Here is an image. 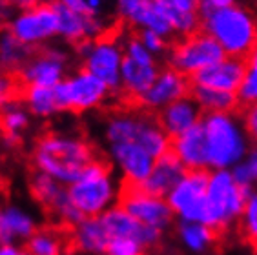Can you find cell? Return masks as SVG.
<instances>
[{
    "label": "cell",
    "mask_w": 257,
    "mask_h": 255,
    "mask_svg": "<svg viewBox=\"0 0 257 255\" xmlns=\"http://www.w3.org/2000/svg\"><path fill=\"white\" fill-rule=\"evenodd\" d=\"M95 157L93 146L84 137L59 132L44 133L31 153L35 172L46 173L64 186L73 184Z\"/></svg>",
    "instance_id": "1"
},
{
    "label": "cell",
    "mask_w": 257,
    "mask_h": 255,
    "mask_svg": "<svg viewBox=\"0 0 257 255\" xmlns=\"http://www.w3.org/2000/svg\"><path fill=\"white\" fill-rule=\"evenodd\" d=\"M201 126L206 141L208 172L232 170L246 157L252 146L239 111L204 113Z\"/></svg>",
    "instance_id": "2"
},
{
    "label": "cell",
    "mask_w": 257,
    "mask_h": 255,
    "mask_svg": "<svg viewBox=\"0 0 257 255\" xmlns=\"http://www.w3.org/2000/svg\"><path fill=\"white\" fill-rule=\"evenodd\" d=\"M201 31L210 35L226 57L244 59L257 42V17L242 4L201 17Z\"/></svg>",
    "instance_id": "3"
},
{
    "label": "cell",
    "mask_w": 257,
    "mask_h": 255,
    "mask_svg": "<svg viewBox=\"0 0 257 255\" xmlns=\"http://www.w3.org/2000/svg\"><path fill=\"white\" fill-rule=\"evenodd\" d=\"M120 188L122 182L115 179L111 164L95 157L68 186V195L84 217H99L119 204Z\"/></svg>",
    "instance_id": "4"
},
{
    "label": "cell",
    "mask_w": 257,
    "mask_h": 255,
    "mask_svg": "<svg viewBox=\"0 0 257 255\" xmlns=\"http://www.w3.org/2000/svg\"><path fill=\"white\" fill-rule=\"evenodd\" d=\"M252 188H242L233 181L230 170H213L208 177L206 219L204 224L217 233L228 231L237 224Z\"/></svg>",
    "instance_id": "5"
},
{
    "label": "cell",
    "mask_w": 257,
    "mask_h": 255,
    "mask_svg": "<svg viewBox=\"0 0 257 255\" xmlns=\"http://www.w3.org/2000/svg\"><path fill=\"white\" fill-rule=\"evenodd\" d=\"M80 68L99 77L113 97L120 91V68L124 60V42L113 30L95 40H84L75 46Z\"/></svg>",
    "instance_id": "6"
},
{
    "label": "cell",
    "mask_w": 257,
    "mask_h": 255,
    "mask_svg": "<svg viewBox=\"0 0 257 255\" xmlns=\"http://www.w3.org/2000/svg\"><path fill=\"white\" fill-rule=\"evenodd\" d=\"M59 111L86 113L100 108L108 98L113 97L109 88L99 77L86 69H77L53 88Z\"/></svg>",
    "instance_id": "7"
},
{
    "label": "cell",
    "mask_w": 257,
    "mask_h": 255,
    "mask_svg": "<svg viewBox=\"0 0 257 255\" xmlns=\"http://www.w3.org/2000/svg\"><path fill=\"white\" fill-rule=\"evenodd\" d=\"M224 57L226 55L223 48L210 35L199 30L197 33L173 40L166 55V60L170 68L177 69L179 73H183L184 77L192 80L203 69L223 60Z\"/></svg>",
    "instance_id": "8"
},
{
    "label": "cell",
    "mask_w": 257,
    "mask_h": 255,
    "mask_svg": "<svg viewBox=\"0 0 257 255\" xmlns=\"http://www.w3.org/2000/svg\"><path fill=\"white\" fill-rule=\"evenodd\" d=\"M6 30L19 42L37 51L59 37V19L53 4L37 2L26 10H19L17 15L11 17Z\"/></svg>",
    "instance_id": "9"
},
{
    "label": "cell",
    "mask_w": 257,
    "mask_h": 255,
    "mask_svg": "<svg viewBox=\"0 0 257 255\" xmlns=\"http://www.w3.org/2000/svg\"><path fill=\"white\" fill-rule=\"evenodd\" d=\"M208 177V170H188L177 182V186L166 195V201L177 221L204 224Z\"/></svg>",
    "instance_id": "10"
},
{
    "label": "cell",
    "mask_w": 257,
    "mask_h": 255,
    "mask_svg": "<svg viewBox=\"0 0 257 255\" xmlns=\"http://www.w3.org/2000/svg\"><path fill=\"white\" fill-rule=\"evenodd\" d=\"M119 206L128 211L130 215L141 224L155 228L163 233H166L175 222V215H173L172 208L164 197L152 195L139 186L122 184L119 195Z\"/></svg>",
    "instance_id": "11"
},
{
    "label": "cell",
    "mask_w": 257,
    "mask_h": 255,
    "mask_svg": "<svg viewBox=\"0 0 257 255\" xmlns=\"http://www.w3.org/2000/svg\"><path fill=\"white\" fill-rule=\"evenodd\" d=\"M69 55L57 46H44L33 51L28 62L17 71L20 86L55 88L68 77Z\"/></svg>",
    "instance_id": "12"
},
{
    "label": "cell",
    "mask_w": 257,
    "mask_h": 255,
    "mask_svg": "<svg viewBox=\"0 0 257 255\" xmlns=\"http://www.w3.org/2000/svg\"><path fill=\"white\" fill-rule=\"evenodd\" d=\"M190 91H192V80L188 77H184L183 73H179L177 69L164 66L159 71L155 82L150 86V89L143 97H139V100L132 108L143 109V111L155 115L157 111L166 108L168 104L190 95Z\"/></svg>",
    "instance_id": "13"
},
{
    "label": "cell",
    "mask_w": 257,
    "mask_h": 255,
    "mask_svg": "<svg viewBox=\"0 0 257 255\" xmlns=\"http://www.w3.org/2000/svg\"><path fill=\"white\" fill-rule=\"evenodd\" d=\"M109 161L120 173L126 186H141L155 164V159L137 143H117L108 146Z\"/></svg>",
    "instance_id": "14"
},
{
    "label": "cell",
    "mask_w": 257,
    "mask_h": 255,
    "mask_svg": "<svg viewBox=\"0 0 257 255\" xmlns=\"http://www.w3.org/2000/svg\"><path fill=\"white\" fill-rule=\"evenodd\" d=\"M106 230H108L111 239H134L139 244L143 246L144 250H154L163 242L164 233L163 231L150 228L146 224H141L135 221L134 217L130 215L128 211L117 204V206L109 208L106 213L100 215Z\"/></svg>",
    "instance_id": "15"
},
{
    "label": "cell",
    "mask_w": 257,
    "mask_h": 255,
    "mask_svg": "<svg viewBox=\"0 0 257 255\" xmlns=\"http://www.w3.org/2000/svg\"><path fill=\"white\" fill-rule=\"evenodd\" d=\"M53 8L59 19V39L66 40L69 44L77 46L84 40H95L109 31L100 17L73 11L59 2H55Z\"/></svg>",
    "instance_id": "16"
},
{
    "label": "cell",
    "mask_w": 257,
    "mask_h": 255,
    "mask_svg": "<svg viewBox=\"0 0 257 255\" xmlns=\"http://www.w3.org/2000/svg\"><path fill=\"white\" fill-rule=\"evenodd\" d=\"M242 77H244V59L224 57L223 60L212 64L210 68L203 69L201 73L195 75L192 79V86L237 93Z\"/></svg>",
    "instance_id": "17"
},
{
    "label": "cell",
    "mask_w": 257,
    "mask_h": 255,
    "mask_svg": "<svg viewBox=\"0 0 257 255\" xmlns=\"http://www.w3.org/2000/svg\"><path fill=\"white\" fill-rule=\"evenodd\" d=\"M203 109L199 108L197 102L192 98V95L179 98L175 102L168 104L166 108L155 113L157 122L164 130V133L170 139L179 137L181 133L188 132L193 126H197L203 118Z\"/></svg>",
    "instance_id": "18"
},
{
    "label": "cell",
    "mask_w": 257,
    "mask_h": 255,
    "mask_svg": "<svg viewBox=\"0 0 257 255\" xmlns=\"http://www.w3.org/2000/svg\"><path fill=\"white\" fill-rule=\"evenodd\" d=\"M159 71L157 64H141L135 60L124 57L122 68H120V91L119 97L130 104V108L143 97L150 89V86L155 82Z\"/></svg>",
    "instance_id": "19"
},
{
    "label": "cell",
    "mask_w": 257,
    "mask_h": 255,
    "mask_svg": "<svg viewBox=\"0 0 257 255\" xmlns=\"http://www.w3.org/2000/svg\"><path fill=\"white\" fill-rule=\"evenodd\" d=\"M39 230L37 219L17 204L0 206V244L22 246Z\"/></svg>",
    "instance_id": "20"
},
{
    "label": "cell",
    "mask_w": 257,
    "mask_h": 255,
    "mask_svg": "<svg viewBox=\"0 0 257 255\" xmlns=\"http://www.w3.org/2000/svg\"><path fill=\"white\" fill-rule=\"evenodd\" d=\"M188 172L184 164L179 161V157L170 150L159 159H155V164L152 168V173L148 179L141 184L139 188H143L144 191H148L152 195L164 197L168 195L173 188L177 186V182L184 177V173Z\"/></svg>",
    "instance_id": "21"
},
{
    "label": "cell",
    "mask_w": 257,
    "mask_h": 255,
    "mask_svg": "<svg viewBox=\"0 0 257 255\" xmlns=\"http://www.w3.org/2000/svg\"><path fill=\"white\" fill-rule=\"evenodd\" d=\"M111 242L106 226L99 217H84L79 224L71 228V244L84 255H106Z\"/></svg>",
    "instance_id": "22"
},
{
    "label": "cell",
    "mask_w": 257,
    "mask_h": 255,
    "mask_svg": "<svg viewBox=\"0 0 257 255\" xmlns=\"http://www.w3.org/2000/svg\"><path fill=\"white\" fill-rule=\"evenodd\" d=\"M170 150L177 155L186 170H208L206 141L201 122L188 132L181 133L179 137L172 139Z\"/></svg>",
    "instance_id": "23"
},
{
    "label": "cell",
    "mask_w": 257,
    "mask_h": 255,
    "mask_svg": "<svg viewBox=\"0 0 257 255\" xmlns=\"http://www.w3.org/2000/svg\"><path fill=\"white\" fill-rule=\"evenodd\" d=\"M199 2L201 0H161L177 39L188 37L201 30Z\"/></svg>",
    "instance_id": "24"
},
{
    "label": "cell",
    "mask_w": 257,
    "mask_h": 255,
    "mask_svg": "<svg viewBox=\"0 0 257 255\" xmlns=\"http://www.w3.org/2000/svg\"><path fill=\"white\" fill-rule=\"evenodd\" d=\"M175 235L179 244L192 255H206L217 244L219 233L213 228L201 222H183L177 221Z\"/></svg>",
    "instance_id": "25"
},
{
    "label": "cell",
    "mask_w": 257,
    "mask_h": 255,
    "mask_svg": "<svg viewBox=\"0 0 257 255\" xmlns=\"http://www.w3.org/2000/svg\"><path fill=\"white\" fill-rule=\"evenodd\" d=\"M190 95L197 102L199 108L203 109V113H232L241 109L237 93H228V91H217V89L192 86Z\"/></svg>",
    "instance_id": "26"
},
{
    "label": "cell",
    "mask_w": 257,
    "mask_h": 255,
    "mask_svg": "<svg viewBox=\"0 0 257 255\" xmlns=\"http://www.w3.org/2000/svg\"><path fill=\"white\" fill-rule=\"evenodd\" d=\"M20 97L24 100L26 109L39 118H50L57 115L59 106L55 100L53 88H44V86H22Z\"/></svg>",
    "instance_id": "27"
},
{
    "label": "cell",
    "mask_w": 257,
    "mask_h": 255,
    "mask_svg": "<svg viewBox=\"0 0 257 255\" xmlns=\"http://www.w3.org/2000/svg\"><path fill=\"white\" fill-rule=\"evenodd\" d=\"M30 191L40 206H44L48 211H51L68 195V186L57 182L46 173L35 172L30 179Z\"/></svg>",
    "instance_id": "28"
},
{
    "label": "cell",
    "mask_w": 257,
    "mask_h": 255,
    "mask_svg": "<svg viewBox=\"0 0 257 255\" xmlns=\"http://www.w3.org/2000/svg\"><path fill=\"white\" fill-rule=\"evenodd\" d=\"M31 55L33 49L19 42L10 31H0V69L4 73H13V71L17 73Z\"/></svg>",
    "instance_id": "29"
},
{
    "label": "cell",
    "mask_w": 257,
    "mask_h": 255,
    "mask_svg": "<svg viewBox=\"0 0 257 255\" xmlns=\"http://www.w3.org/2000/svg\"><path fill=\"white\" fill-rule=\"evenodd\" d=\"M24 248L28 255H66V239L55 228H39Z\"/></svg>",
    "instance_id": "30"
},
{
    "label": "cell",
    "mask_w": 257,
    "mask_h": 255,
    "mask_svg": "<svg viewBox=\"0 0 257 255\" xmlns=\"http://www.w3.org/2000/svg\"><path fill=\"white\" fill-rule=\"evenodd\" d=\"M30 115L31 113L26 109L24 104L13 102L8 108L0 111V126L4 130L6 143L15 144L19 143L20 133L30 126Z\"/></svg>",
    "instance_id": "31"
},
{
    "label": "cell",
    "mask_w": 257,
    "mask_h": 255,
    "mask_svg": "<svg viewBox=\"0 0 257 255\" xmlns=\"http://www.w3.org/2000/svg\"><path fill=\"white\" fill-rule=\"evenodd\" d=\"M239 102L242 106L257 102V42L250 53L244 57V77L237 91Z\"/></svg>",
    "instance_id": "32"
},
{
    "label": "cell",
    "mask_w": 257,
    "mask_h": 255,
    "mask_svg": "<svg viewBox=\"0 0 257 255\" xmlns=\"http://www.w3.org/2000/svg\"><path fill=\"white\" fill-rule=\"evenodd\" d=\"M237 226L242 240L257 250V190H253L252 195L248 197Z\"/></svg>",
    "instance_id": "33"
},
{
    "label": "cell",
    "mask_w": 257,
    "mask_h": 255,
    "mask_svg": "<svg viewBox=\"0 0 257 255\" xmlns=\"http://www.w3.org/2000/svg\"><path fill=\"white\" fill-rule=\"evenodd\" d=\"M233 181L242 188L257 190V144H252L246 157L230 170Z\"/></svg>",
    "instance_id": "34"
},
{
    "label": "cell",
    "mask_w": 257,
    "mask_h": 255,
    "mask_svg": "<svg viewBox=\"0 0 257 255\" xmlns=\"http://www.w3.org/2000/svg\"><path fill=\"white\" fill-rule=\"evenodd\" d=\"M135 33H137L139 40L144 44V48L148 49L155 59H157V57H164V55H168L170 46H172L170 40H166L164 37H161L159 33L150 31V30H139V31H135Z\"/></svg>",
    "instance_id": "35"
},
{
    "label": "cell",
    "mask_w": 257,
    "mask_h": 255,
    "mask_svg": "<svg viewBox=\"0 0 257 255\" xmlns=\"http://www.w3.org/2000/svg\"><path fill=\"white\" fill-rule=\"evenodd\" d=\"M20 89L22 86L17 80V77H11L10 73H4V71L0 73V111L15 102V97L20 95Z\"/></svg>",
    "instance_id": "36"
},
{
    "label": "cell",
    "mask_w": 257,
    "mask_h": 255,
    "mask_svg": "<svg viewBox=\"0 0 257 255\" xmlns=\"http://www.w3.org/2000/svg\"><path fill=\"white\" fill-rule=\"evenodd\" d=\"M108 255H146V250L134 239H111Z\"/></svg>",
    "instance_id": "37"
},
{
    "label": "cell",
    "mask_w": 257,
    "mask_h": 255,
    "mask_svg": "<svg viewBox=\"0 0 257 255\" xmlns=\"http://www.w3.org/2000/svg\"><path fill=\"white\" fill-rule=\"evenodd\" d=\"M239 115H241L242 126L246 130V135H248V139H250V143L257 144V102L242 106V108L239 109Z\"/></svg>",
    "instance_id": "38"
},
{
    "label": "cell",
    "mask_w": 257,
    "mask_h": 255,
    "mask_svg": "<svg viewBox=\"0 0 257 255\" xmlns=\"http://www.w3.org/2000/svg\"><path fill=\"white\" fill-rule=\"evenodd\" d=\"M115 2H117V13H119V17L130 24L132 19L137 15V11L141 10L144 0H115Z\"/></svg>",
    "instance_id": "39"
},
{
    "label": "cell",
    "mask_w": 257,
    "mask_h": 255,
    "mask_svg": "<svg viewBox=\"0 0 257 255\" xmlns=\"http://www.w3.org/2000/svg\"><path fill=\"white\" fill-rule=\"evenodd\" d=\"M237 0H201L199 2V15H208L212 11H219V10H226L230 6H235Z\"/></svg>",
    "instance_id": "40"
},
{
    "label": "cell",
    "mask_w": 257,
    "mask_h": 255,
    "mask_svg": "<svg viewBox=\"0 0 257 255\" xmlns=\"http://www.w3.org/2000/svg\"><path fill=\"white\" fill-rule=\"evenodd\" d=\"M102 6H104V0H86V15L100 17Z\"/></svg>",
    "instance_id": "41"
},
{
    "label": "cell",
    "mask_w": 257,
    "mask_h": 255,
    "mask_svg": "<svg viewBox=\"0 0 257 255\" xmlns=\"http://www.w3.org/2000/svg\"><path fill=\"white\" fill-rule=\"evenodd\" d=\"M0 255H28L24 246L15 244H0Z\"/></svg>",
    "instance_id": "42"
},
{
    "label": "cell",
    "mask_w": 257,
    "mask_h": 255,
    "mask_svg": "<svg viewBox=\"0 0 257 255\" xmlns=\"http://www.w3.org/2000/svg\"><path fill=\"white\" fill-rule=\"evenodd\" d=\"M11 17H13V8L10 4H6L4 0H0V24L8 26Z\"/></svg>",
    "instance_id": "43"
},
{
    "label": "cell",
    "mask_w": 257,
    "mask_h": 255,
    "mask_svg": "<svg viewBox=\"0 0 257 255\" xmlns=\"http://www.w3.org/2000/svg\"><path fill=\"white\" fill-rule=\"evenodd\" d=\"M59 4L66 6L69 10L80 11V13H86V0H59Z\"/></svg>",
    "instance_id": "44"
},
{
    "label": "cell",
    "mask_w": 257,
    "mask_h": 255,
    "mask_svg": "<svg viewBox=\"0 0 257 255\" xmlns=\"http://www.w3.org/2000/svg\"><path fill=\"white\" fill-rule=\"evenodd\" d=\"M6 4H10L11 8H19V10H26V8H30V6L37 4L40 0H4Z\"/></svg>",
    "instance_id": "45"
},
{
    "label": "cell",
    "mask_w": 257,
    "mask_h": 255,
    "mask_svg": "<svg viewBox=\"0 0 257 255\" xmlns=\"http://www.w3.org/2000/svg\"><path fill=\"white\" fill-rule=\"evenodd\" d=\"M40 2H48V4H55V2H59V0H40Z\"/></svg>",
    "instance_id": "46"
},
{
    "label": "cell",
    "mask_w": 257,
    "mask_h": 255,
    "mask_svg": "<svg viewBox=\"0 0 257 255\" xmlns=\"http://www.w3.org/2000/svg\"><path fill=\"white\" fill-rule=\"evenodd\" d=\"M206 255H217V253H206Z\"/></svg>",
    "instance_id": "47"
},
{
    "label": "cell",
    "mask_w": 257,
    "mask_h": 255,
    "mask_svg": "<svg viewBox=\"0 0 257 255\" xmlns=\"http://www.w3.org/2000/svg\"><path fill=\"white\" fill-rule=\"evenodd\" d=\"M253 2H255V6H257V0H253Z\"/></svg>",
    "instance_id": "48"
},
{
    "label": "cell",
    "mask_w": 257,
    "mask_h": 255,
    "mask_svg": "<svg viewBox=\"0 0 257 255\" xmlns=\"http://www.w3.org/2000/svg\"><path fill=\"white\" fill-rule=\"evenodd\" d=\"M106 255H108V253H106Z\"/></svg>",
    "instance_id": "49"
}]
</instances>
